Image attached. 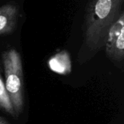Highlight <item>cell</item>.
<instances>
[{
    "mask_svg": "<svg viewBox=\"0 0 124 124\" xmlns=\"http://www.w3.org/2000/svg\"><path fill=\"white\" fill-rule=\"evenodd\" d=\"M124 0H89L85 9L83 41L91 52L104 49L108 32L123 11Z\"/></svg>",
    "mask_w": 124,
    "mask_h": 124,
    "instance_id": "6da1fadb",
    "label": "cell"
},
{
    "mask_svg": "<svg viewBox=\"0 0 124 124\" xmlns=\"http://www.w3.org/2000/svg\"><path fill=\"white\" fill-rule=\"evenodd\" d=\"M5 75V87L12 105L16 117L24 105V81L21 56L15 49H10L2 54Z\"/></svg>",
    "mask_w": 124,
    "mask_h": 124,
    "instance_id": "7a4b0ae2",
    "label": "cell"
},
{
    "mask_svg": "<svg viewBox=\"0 0 124 124\" xmlns=\"http://www.w3.org/2000/svg\"><path fill=\"white\" fill-rule=\"evenodd\" d=\"M104 49L108 59L120 67L124 60V12L110 28Z\"/></svg>",
    "mask_w": 124,
    "mask_h": 124,
    "instance_id": "3957f363",
    "label": "cell"
},
{
    "mask_svg": "<svg viewBox=\"0 0 124 124\" xmlns=\"http://www.w3.org/2000/svg\"><path fill=\"white\" fill-rule=\"evenodd\" d=\"M20 17L18 5L10 1L0 6V37L15 31Z\"/></svg>",
    "mask_w": 124,
    "mask_h": 124,
    "instance_id": "277c9868",
    "label": "cell"
},
{
    "mask_svg": "<svg viewBox=\"0 0 124 124\" xmlns=\"http://www.w3.org/2000/svg\"><path fill=\"white\" fill-rule=\"evenodd\" d=\"M49 68L59 75L66 76L72 71L70 55L67 50H61L52 56L47 62Z\"/></svg>",
    "mask_w": 124,
    "mask_h": 124,
    "instance_id": "5b68a950",
    "label": "cell"
},
{
    "mask_svg": "<svg viewBox=\"0 0 124 124\" xmlns=\"http://www.w3.org/2000/svg\"><path fill=\"white\" fill-rule=\"evenodd\" d=\"M0 109L11 115L13 117H16L12 105L8 96L4 81L0 75Z\"/></svg>",
    "mask_w": 124,
    "mask_h": 124,
    "instance_id": "8992f818",
    "label": "cell"
},
{
    "mask_svg": "<svg viewBox=\"0 0 124 124\" xmlns=\"http://www.w3.org/2000/svg\"><path fill=\"white\" fill-rule=\"evenodd\" d=\"M0 124H11L9 122H8L6 119H4L3 117L0 116Z\"/></svg>",
    "mask_w": 124,
    "mask_h": 124,
    "instance_id": "52a82bcc",
    "label": "cell"
}]
</instances>
